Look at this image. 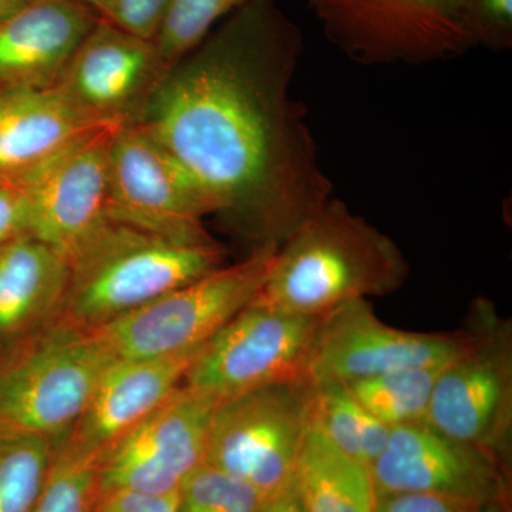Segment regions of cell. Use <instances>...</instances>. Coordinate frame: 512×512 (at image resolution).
Returning <instances> with one entry per match:
<instances>
[{
  "label": "cell",
  "mask_w": 512,
  "mask_h": 512,
  "mask_svg": "<svg viewBox=\"0 0 512 512\" xmlns=\"http://www.w3.org/2000/svg\"><path fill=\"white\" fill-rule=\"evenodd\" d=\"M100 15L79 0H29L0 20V87H55Z\"/></svg>",
  "instance_id": "2e32d148"
},
{
  "label": "cell",
  "mask_w": 512,
  "mask_h": 512,
  "mask_svg": "<svg viewBox=\"0 0 512 512\" xmlns=\"http://www.w3.org/2000/svg\"><path fill=\"white\" fill-rule=\"evenodd\" d=\"M477 46L505 52L512 46V0H461Z\"/></svg>",
  "instance_id": "4316f807"
},
{
  "label": "cell",
  "mask_w": 512,
  "mask_h": 512,
  "mask_svg": "<svg viewBox=\"0 0 512 512\" xmlns=\"http://www.w3.org/2000/svg\"><path fill=\"white\" fill-rule=\"evenodd\" d=\"M215 214L204 191L137 123L114 133L109 154L107 218L161 237L202 242Z\"/></svg>",
  "instance_id": "8fae6325"
},
{
  "label": "cell",
  "mask_w": 512,
  "mask_h": 512,
  "mask_svg": "<svg viewBox=\"0 0 512 512\" xmlns=\"http://www.w3.org/2000/svg\"><path fill=\"white\" fill-rule=\"evenodd\" d=\"M69 261L28 234L0 245V335L39 330L59 316Z\"/></svg>",
  "instance_id": "d6986e66"
},
{
  "label": "cell",
  "mask_w": 512,
  "mask_h": 512,
  "mask_svg": "<svg viewBox=\"0 0 512 512\" xmlns=\"http://www.w3.org/2000/svg\"><path fill=\"white\" fill-rule=\"evenodd\" d=\"M467 330L410 332L387 325L366 299L343 303L320 318L309 380H356L406 367L443 366L468 345Z\"/></svg>",
  "instance_id": "4fadbf2b"
},
{
  "label": "cell",
  "mask_w": 512,
  "mask_h": 512,
  "mask_svg": "<svg viewBox=\"0 0 512 512\" xmlns=\"http://www.w3.org/2000/svg\"><path fill=\"white\" fill-rule=\"evenodd\" d=\"M309 419L339 450L372 467L389 437V427L362 406L346 383L309 380Z\"/></svg>",
  "instance_id": "44dd1931"
},
{
  "label": "cell",
  "mask_w": 512,
  "mask_h": 512,
  "mask_svg": "<svg viewBox=\"0 0 512 512\" xmlns=\"http://www.w3.org/2000/svg\"><path fill=\"white\" fill-rule=\"evenodd\" d=\"M168 67L153 40L99 19L56 84L90 119L111 126L136 123Z\"/></svg>",
  "instance_id": "5bb4252c"
},
{
  "label": "cell",
  "mask_w": 512,
  "mask_h": 512,
  "mask_svg": "<svg viewBox=\"0 0 512 512\" xmlns=\"http://www.w3.org/2000/svg\"><path fill=\"white\" fill-rule=\"evenodd\" d=\"M97 456L57 441L45 487L32 512H93L99 494Z\"/></svg>",
  "instance_id": "cb8c5ba5"
},
{
  "label": "cell",
  "mask_w": 512,
  "mask_h": 512,
  "mask_svg": "<svg viewBox=\"0 0 512 512\" xmlns=\"http://www.w3.org/2000/svg\"><path fill=\"white\" fill-rule=\"evenodd\" d=\"M295 488L309 512H376L370 468L339 450L312 424L296 464Z\"/></svg>",
  "instance_id": "ffe728a7"
},
{
  "label": "cell",
  "mask_w": 512,
  "mask_h": 512,
  "mask_svg": "<svg viewBox=\"0 0 512 512\" xmlns=\"http://www.w3.org/2000/svg\"><path fill=\"white\" fill-rule=\"evenodd\" d=\"M309 424V380L229 397L215 409L204 463L245 481L269 500L295 485Z\"/></svg>",
  "instance_id": "ba28073f"
},
{
  "label": "cell",
  "mask_w": 512,
  "mask_h": 512,
  "mask_svg": "<svg viewBox=\"0 0 512 512\" xmlns=\"http://www.w3.org/2000/svg\"><path fill=\"white\" fill-rule=\"evenodd\" d=\"M178 512H259L264 498L252 485L202 463L178 490Z\"/></svg>",
  "instance_id": "484cf974"
},
{
  "label": "cell",
  "mask_w": 512,
  "mask_h": 512,
  "mask_svg": "<svg viewBox=\"0 0 512 512\" xmlns=\"http://www.w3.org/2000/svg\"><path fill=\"white\" fill-rule=\"evenodd\" d=\"M259 512H309L302 503L295 485L285 493L265 500Z\"/></svg>",
  "instance_id": "1f68e13d"
},
{
  "label": "cell",
  "mask_w": 512,
  "mask_h": 512,
  "mask_svg": "<svg viewBox=\"0 0 512 512\" xmlns=\"http://www.w3.org/2000/svg\"><path fill=\"white\" fill-rule=\"evenodd\" d=\"M370 473L377 495L441 494L484 507L504 500L507 468L424 420L390 429Z\"/></svg>",
  "instance_id": "9a60e30c"
},
{
  "label": "cell",
  "mask_w": 512,
  "mask_h": 512,
  "mask_svg": "<svg viewBox=\"0 0 512 512\" xmlns=\"http://www.w3.org/2000/svg\"><path fill=\"white\" fill-rule=\"evenodd\" d=\"M114 359L93 329L50 320L0 369V433L63 439Z\"/></svg>",
  "instance_id": "277c9868"
},
{
  "label": "cell",
  "mask_w": 512,
  "mask_h": 512,
  "mask_svg": "<svg viewBox=\"0 0 512 512\" xmlns=\"http://www.w3.org/2000/svg\"><path fill=\"white\" fill-rule=\"evenodd\" d=\"M303 46L276 0H248L168 70L136 121L252 251L281 247L332 198L292 96Z\"/></svg>",
  "instance_id": "6da1fadb"
},
{
  "label": "cell",
  "mask_w": 512,
  "mask_h": 512,
  "mask_svg": "<svg viewBox=\"0 0 512 512\" xmlns=\"http://www.w3.org/2000/svg\"><path fill=\"white\" fill-rule=\"evenodd\" d=\"M200 350L153 359H114L64 439L99 454L183 386Z\"/></svg>",
  "instance_id": "e0dca14e"
},
{
  "label": "cell",
  "mask_w": 512,
  "mask_h": 512,
  "mask_svg": "<svg viewBox=\"0 0 512 512\" xmlns=\"http://www.w3.org/2000/svg\"><path fill=\"white\" fill-rule=\"evenodd\" d=\"M56 444L47 437L0 433V512H32Z\"/></svg>",
  "instance_id": "603a6c76"
},
{
  "label": "cell",
  "mask_w": 512,
  "mask_h": 512,
  "mask_svg": "<svg viewBox=\"0 0 512 512\" xmlns=\"http://www.w3.org/2000/svg\"><path fill=\"white\" fill-rule=\"evenodd\" d=\"M28 231V201L15 181L0 175V245Z\"/></svg>",
  "instance_id": "4dcf8cb0"
},
{
  "label": "cell",
  "mask_w": 512,
  "mask_h": 512,
  "mask_svg": "<svg viewBox=\"0 0 512 512\" xmlns=\"http://www.w3.org/2000/svg\"><path fill=\"white\" fill-rule=\"evenodd\" d=\"M468 345L441 369L426 421L444 436L507 468L512 437V329L493 303L477 299Z\"/></svg>",
  "instance_id": "5b68a950"
},
{
  "label": "cell",
  "mask_w": 512,
  "mask_h": 512,
  "mask_svg": "<svg viewBox=\"0 0 512 512\" xmlns=\"http://www.w3.org/2000/svg\"><path fill=\"white\" fill-rule=\"evenodd\" d=\"M320 318L252 301L202 346L184 384L221 402L271 384L306 382Z\"/></svg>",
  "instance_id": "9c48e42d"
},
{
  "label": "cell",
  "mask_w": 512,
  "mask_h": 512,
  "mask_svg": "<svg viewBox=\"0 0 512 512\" xmlns=\"http://www.w3.org/2000/svg\"><path fill=\"white\" fill-rule=\"evenodd\" d=\"M110 126L90 119L56 86L0 87V175L23 173Z\"/></svg>",
  "instance_id": "ac0fdd59"
},
{
  "label": "cell",
  "mask_w": 512,
  "mask_h": 512,
  "mask_svg": "<svg viewBox=\"0 0 512 512\" xmlns=\"http://www.w3.org/2000/svg\"><path fill=\"white\" fill-rule=\"evenodd\" d=\"M473 512H503V510H501V504H490L477 508V510Z\"/></svg>",
  "instance_id": "e575fe53"
},
{
  "label": "cell",
  "mask_w": 512,
  "mask_h": 512,
  "mask_svg": "<svg viewBox=\"0 0 512 512\" xmlns=\"http://www.w3.org/2000/svg\"><path fill=\"white\" fill-rule=\"evenodd\" d=\"M443 366L406 367L346 384L367 412L393 429L426 420Z\"/></svg>",
  "instance_id": "7402d4cb"
},
{
  "label": "cell",
  "mask_w": 512,
  "mask_h": 512,
  "mask_svg": "<svg viewBox=\"0 0 512 512\" xmlns=\"http://www.w3.org/2000/svg\"><path fill=\"white\" fill-rule=\"evenodd\" d=\"M173 0H106L100 18L141 39H156Z\"/></svg>",
  "instance_id": "83f0119b"
},
{
  "label": "cell",
  "mask_w": 512,
  "mask_h": 512,
  "mask_svg": "<svg viewBox=\"0 0 512 512\" xmlns=\"http://www.w3.org/2000/svg\"><path fill=\"white\" fill-rule=\"evenodd\" d=\"M178 493L111 490L97 494L93 512H178Z\"/></svg>",
  "instance_id": "f1b7e54d"
},
{
  "label": "cell",
  "mask_w": 512,
  "mask_h": 512,
  "mask_svg": "<svg viewBox=\"0 0 512 512\" xmlns=\"http://www.w3.org/2000/svg\"><path fill=\"white\" fill-rule=\"evenodd\" d=\"M120 127L100 128L23 173L3 175L25 192L26 234L67 261L109 221L110 144Z\"/></svg>",
  "instance_id": "7c38bea8"
},
{
  "label": "cell",
  "mask_w": 512,
  "mask_h": 512,
  "mask_svg": "<svg viewBox=\"0 0 512 512\" xmlns=\"http://www.w3.org/2000/svg\"><path fill=\"white\" fill-rule=\"evenodd\" d=\"M474 505L457 498L431 493L377 495L376 512H473Z\"/></svg>",
  "instance_id": "f546056e"
},
{
  "label": "cell",
  "mask_w": 512,
  "mask_h": 512,
  "mask_svg": "<svg viewBox=\"0 0 512 512\" xmlns=\"http://www.w3.org/2000/svg\"><path fill=\"white\" fill-rule=\"evenodd\" d=\"M402 249L345 202L329 198L276 251L254 301L295 315L399 291L409 276Z\"/></svg>",
  "instance_id": "7a4b0ae2"
},
{
  "label": "cell",
  "mask_w": 512,
  "mask_h": 512,
  "mask_svg": "<svg viewBox=\"0 0 512 512\" xmlns=\"http://www.w3.org/2000/svg\"><path fill=\"white\" fill-rule=\"evenodd\" d=\"M323 35L357 64H426L476 47L461 0H309Z\"/></svg>",
  "instance_id": "52a82bcc"
},
{
  "label": "cell",
  "mask_w": 512,
  "mask_h": 512,
  "mask_svg": "<svg viewBox=\"0 0 512 512\" xmlns=\"http://www.w3.org/2000/svg\"><path fill=\"white\" fill-rule=\"evenodd\" d=\"M210 241L161 237L107 221L69 259L60 318L96 329L224 266Z\"/></svg>",
  "instance_id": "3957f363"
},
{
  "label": "cell",
  "mask_w": 512,
  "mask_h": 512,
  "mask_svg": "<svg viewBox=\"0 0 512 512\" xmlns=\"http://www.w3.org/2000/svg\"><path fill=\"white\" fill-rule=\"evenodd\" d=\"M278 247L256 249L137 311L93 329L116 359H153L202 348L266 281Z\"/></svg>",
  "instance_id": "8992f818"
},
{
  "label": "cell",
  "mask_w": 512,
  "mask_h": 512,
  "mask_svg": "<svg viewBox=\"0 0 512 512\" xmlns=\"http://www.w3.org/2000/svg\"><path fill=\"white\" fill-rule=\"evenodd\" d=\"M29 0H0V20L22 8Z\"/></svg>",
  "instance_id": "d6a6232c"
},
{
  "label": "cell",
  "mask_w": 512,
  "mask_h": 512,
  "mask_svg": "<svg viewBox=\"0 0 512 512\" xmlns=\"http://www.w3.org/2000/svg\"><path fill=\"white\" fill-rule=\"evenodd\" d=\"M79 2L84 3V5L90 6V8L96 10V12L100 15L101 9H103L106 0H79Z\"/></svg>",
  "instance_id": "836d02e7"
},
{
  "label": "cell",
  "mask_w": 512,
  "mask_h": 512,
  "mask_svg": "<svg viewBox=\"0 0 512 512\" xmlns=\"http://www.w3.org/2000/svg\"><path fill=\"white\" fill-rule=\"evenodd\" d=\"M220 400L183 386L97 456L99 493L134 490L178 493L204 463L212 417Z\"/></svg>",
  "instance_id": "30bf717a"
},
{
  "label": "cell",
  "mask_w": 512,
  "mask_h": 512,
  "mask_svg": "<svg viewBox=\"0 0 512 512\" xmlns=\"http://www.w3.org/2000/svg\"><path fill=\"white\" fill-rule=\"evenodd\" d=\"M248 0H173L156 39L158 55L168 67L181 62L185 56L207 39L221 19L234 13Z\"/></svg>",
  "instance_id": "d4e9b609"
}]
</instances>
